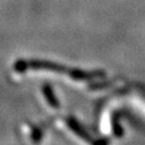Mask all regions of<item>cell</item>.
<instances>
[{"instance_id": "1", "label": "cell", "mask_w": 145, "mask_h": 145, "mask_svg": "<svg viewBox=\"0 0 145 145\" xmlns=\"http://www.w3.org/2000/svg\"><path fill=\"white\" fill-rule=\"evenodd\" d=\"M27 69H36V70H48V71H54V72H60V73H69L70 69L66 67H62L60 65L54 63V62L48 61H30L26 62Z\"/></svg>"}, {"instance_id": "3", "label": "cell", "mask_w": 145, "mask_h": 145, "mask_svg": "<svg viewBox=\"0 0 145 145\" xmlns=\"http://www.w3.org/2000/svg\"><path fill=\"white\" fill-rule=\"evenodd\" d=\"M43 93H44V97L46 99V101L48 102V104L53 106V108H58L59 106V103H58L57 99L55 97V95L53 93L52 87H50L48 85H45L43 87Z\"/></svg>"}, {"instance_id": "2", "label": "cell", "mask_w": 145, "mask_h": 145, "mask_svg": "<svg viewBox=\"0 0 145 145\" xmlns=\"http://www.w3.org/2000/svg\"><path fill=\"white\" fill-rule=\"evenodd\" d=\"M68 125L70 126V128L76 133L78 135H80L81 138H83V139H86L87 141H90V139H89V135L84 131V129L78 125V123L76 121V120H74L73 118H69L67 120Z\"/></svg>"}]
</instances>
